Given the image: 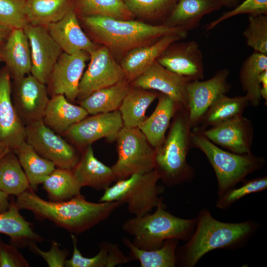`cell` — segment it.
<instances>
[{
  "mask_svg": "<svg viewBox=\"0 0 267 267\" xmlns=\"http://www.w3.org/2000/svg\"><path fill=\"white\" fill-rule=\"evenodd\" d=\"M20 210L33 212L38 218L48 220L69 232L78 234L106 220L124 204L120 201L93 203L81 194L63 201L45 200L30 189L17 196Z\"/></svg>",
  "mask_w": 267,
  "mask_h": 267,
  "instance_id": "cell-1",
  "label": "cell"
},
{
  "mask_svg": "<svg viewBox=\"0 0 267 267\" xmlns=\"http://www.w3.org/2000/svg\"><path fill=\"white\" fill-rule=\"evenodd\" d=\"M82 18L86 28L113 55H124L134 48L152 44L166 35H178L185 38L187 34L182 28L164 24L153 25L101 16Z\"/></svg>",
  "mask_w": 267,
  "mask_h": 267,
  "instance_id": "cell-2",
  "label": "cell"
},
{
  "mask_svg": "<svg viewBox=\"0 0 267 267\" xmlns=\"http://www.w3.org/2000/svg\"><path fill=\"white\" fill-rule=\"evenodd\" d=\"M196 229L182 247L181 261L186 267H194L209 252L237 245L253 231L250 222H224L214 219L210 212L203 209L196 219Z\"/></svg>",
  "mask_w": 267,
  "mask_h": 267,
  "instance_id": "cell-3",
  "label": "cell"
},
{
  "mask_svg": "<svg viewBox=\"0 0 267 267\" xmlns=\"http://www.w3.org/2000/svg\"><path fill=\"white\" fill-rule=\"evenodd\" d=\"M176 114L167 136L156 149L154 169L168 186L189 181L194 176V170L186 160L191 146L188 110L180 107Z\"/></svg>",
  "mask_w": 267,
  "mask_h": 267,
  "instance_id": "cell-4",
  "label": "cell"
},
{
  "mask_svg": "<svg viewBox=\"0 0 267 267\" xmlns=\"http://www.w3.org/2000/svg\"><path fill=\"white\" fill-rule=\"evenodd\" d=\"M196 224V219H181L167 211L161 201L153 213L128 219L122 229L134 237L132 242L134 246L143 250H154L161 247L167 240L185 239Z\"/></svg>",
  "mask_w": 267,
  "mask_h": 267,
  "instance_id": "cell-5",
  "label": "cell"
},
{
  "mask_svg": "<svg viewBox=\"0 0 267 267\" xmlns=\"http://www.w3.org/2000/svg\"><path fill=\"white\" fill-rule=\"evenodd\" d=\"M192 129L190 134L191 147L202 151L212 166L217 179L219 196L265 163L264 158L252 153L240 154L223 150L207 138L199 129Z\"/></svg>",
  "mask_w": 267,
  "mask_h": 267,
  "instance_id": "cell-6",
  "label": "cell"
},
{
  "mask_svg": "<svg viewBox=\"0 0 267 267\" xmlns=\"http://www.w3.org/2000/svg\"><path fill=\"white\" fill-rule=\"evenodd\" d=\"M160 175L155 169L144 174H135L119 180L104 190L99 202L120 201L127 204L134 217L150 213L162 201L159 197L164 190L158 184Z\"/></svg>",
  "mask_w": 267,
  "mask_h": 267,
  "instance_id": "cell-7",
  "label": "cell"
},
{
  "mask_svg": "<svg viewBox=\"0 0 267 267\" xmlns=\"http://www.w3.org/2000/svg\"><path fill=\"white\" fill-rule=\"evenodd\" d=\"M116 140L118 159L111 168L115 181L135 174L148 173L155 167L156 150L138 128L123 127Z\"/></svg>",
  "mask_w": 267,
  "mask_h": 267,
  "instance_id": "cell-8",
  "label": "cell"
},
{
  "mask_svg": "<svg viewBox=\"0 0 267 267\" xmlns=\"http://www.w3.org/2000/svg\"><path fill=\"white\" fill-rule=\"evenodd\" d=\"M25 141L56 168L72 170L80 159L76 148L46 126L43 120L25 125Z\"/></svg>",
  "mask_w": 267,
  "mask_h": 267,
  "instance_id": "cell-9",
  "label": "cell"
},
{
  "mask_svg": "<svg viewBox=\"0 0 267 267\" xmlns=\"http://www.w3.org/2000/svg\"><path fill=\"white\" fill-rule=\"evenodd\" d=\"M125 79L120 64L108 48L105 45L97 47L89 53V63L80 82L77 99L80 101L96 90Z\"/></svg>",
  "mask_w": 267,
  "mask_h": 267,
  "instance_id": "cell-10",
  "label": "cell"
},
{
  "mask_svg": "<svg viewBox=\"0 0 267 267\" xmlns=\"http://www.w3.org/2000/svg\"><path fill=\"white\" fill-rule=\"evenodd\" d=\"M123 127L121 113L117 110L87 116L62 134L70 143L82 148L102 138L110 141L116 140Z\"/></svg>",
  "mask_w": 267,
  "mask_h": 267,
  "instance_id": "cell-11",
  "label": "cell"
},
{
  "mask_svg": "<svg viewBox=\"0 0 267 267\" xmlns=\"http://www.w3.org/2000/svg\"><path fill=\"white\" fill-rule=\"evenodd\" d=\"M89 59V54L80 51L73 54L62 52L55 63L47 83L48 93L52 96L64 95L70 102L77 99L80 82Z\"/></svg>",
  "mask_w": 267,
  "mask_h": 267,
  "instance_id": "cell-12",
  "label": "cell"
},
{
  "mask_svg": "<svg viewBox=\"0 0 267 267\" xmlns=\"http://www.w3.org/2000/svg\"><path fill=\"white\" fill-rule=\"evenodd\" d=\"M229 75L228 69H221L208 80H194L187 83L188 110L191 128L197 127L214 102L229 90Z\"/></svg>",
  "mask_w": 267,
  "mask_h": 267,
  "instance_id": "cell-13",
  "label": "cell"
},
{
  "mask_svg": "<svg viewBox=\"0 0 267 267\" xmlns=\"http://www.w3.org/2000/svg\"><path fill=\"white\" fill-rule=\"evenodd\" d=\"M12 100L25 126L43 119L49 101L45 84L29 74L14 80Z\"/></svg>",
  "mask_w": 267,
  "mask_h": 267,
  "instance_id": "cell-14",
  "label": "cell"
},
{
  "mask_svg": "<svg viewBox=\"0 0 267 267\" xmlns=\"http://www.w3.org/2000/svg\"><path fill=\"white\" fill-rule=\"evenodd\" d=\"M23 30L31 50L30 74L42 83L47 84L52 69L63 51L45 26L29 24Z\"/></svg>",
  "mask_w": 267,
  "mask_h": 267,
  "instance_id": "cell-15",
  "label": "cell"
},
{
  "mask_svg": "<svg viewBox=\"0 0 267 267\" xmlns=\"http://www.w3.org/2000/svg\"><path fill=\"white\" fill-rule=\"evenodd\" d=\"M180 41L171 44L157 61L168 70L191 81L203 79V55L198 43L194 40Z\"/></svg>",
  "mask_w": 267,
  "mask_h": 267,
  "instance_id": "cell-16",
  "label": "cell"
},
{
  "mask_svg": "<svg viewBox=\"0 0 267 267\" xmlns=\"http://www.w3.org/2000/svg\"><path fill=\"white\" fill-rule=\"evenodd\" d=\"M10 76L6 67L0 69V143L13 151L25 141V126L12 100Z\"/></svg>",
  "mask_w": 267,
  "mask_h": 267,
  "instance_id": "cell-17",
  "label": "cell"
},
{
  "mask_svg": "<svg viewBox=\"0 0 267 267\" xmlns=\"http://www.w3.org/2000/svg\"><path fill=\"white\" fill-rule=\"evenodd\" d=\"M190 81L166 69L156 60L131 83L134 88L158 90L188 109L186 85Z\"/></svg>",
  "mask_w": 267,
  "mask_h": 267,
  "instance_id": "cell-18",
  "label": "cell"
},
{
  "mask_svg": "<svg viewBox=\"0 0 267 267\" xmlns=\"http://www.w3.org/2000/svg\"><path fill=\"white\" fill-rule=\"evenodd\" d=\"M200 130L212 142L232 152L240 154L252 153L253 126L250 120L242 115L208 130Z\"/></svg>",
  "mask_w": 267,
  "mask_h": 267,
  "instance_id": "cell-19",
  "label": "cell"
},
{
  "mask_svg": "<svg viewBox=\"0 0 267 267\" xmlns=\"http://www.w3.org/2000/svg\"><path fill=\"white\" fill-rule=\"evenodd\" d=\"M45 27L66 53L73 54L85 51L89 54L97 47L82 30L74 9L60 20L48 24Z\"/></svg>",
  "mask_w": 267,
  "mask_h": 267,
  "instance_id": "cell-20",
  "label": "cell"
},
{
  "mask_svg": "<svg viewBox=\"0 0 267 267\" xmlns=\"http://www.w3.org/2000/svg\"><path fill=\"white\" fill-rule=\"evenodd\" d=\"M183 39L185 38L180 35H166L152 44L128 51L124 55L120 63L126 80L131 83L156 61L171 44Z\"/></svg>",
  "mask_w": 267,
  "mask_h": 267,
  "instance_id": "cell-21",
  "label": "cell"
},
{
  "mask_svg": "<svg viewBox=\"0 0 267 267\" xmlns=\"http://www.w3.org/2000/svg\"><path fill=\"white\" fill-rule=\"evenodd\" d=\"M0 52L1 60L5 62L10 77L14 80L30 74L31 50L28 39L23 29H12Z\"/></svg>",
  "mask_w": 267,
  "mask_h": 267,
  "instance_id": "cell-22",
  "label": "cell"
},
{
  "mask_svg": "<svg viewBox=\"0 0 267 267\" xmlns=\"http://www.w3.org/2000/svg\"><path fill=\"white\" fill-rule=\"evenodd\" d=\"M76 166L72 170L80 185L104 190L115 181L113 171L94 156L92 147H85Z\"/></svg>",
  "mask_w": 267,
  "mask_h": 267,
  "instance_id": "cell-23",
  "label": "cell"
},
{
  "mask_svg": "<svg viewBox=\"0 0 267 267\" xmlns=\"http://www.w3.org/2000/svg\"><path fill=\"white\" fill-rule=\"evenodd\" d=\"M222 6L218 0H178L164 24L188 32L197 27L205 15Z\"/></svg>",
  "mask_w": 267,
  "mask_h": 267,
  "instance_id": "cell-24",
  "label": "cell"
},
{
  "mask_svg": "<svg viewBox=\"0 0 267 267\" xmlns=\"http://www.w3.org/2000/svg\"><path fill=\"white\" fill-rule=\"evenodd\" d=\"M180 107L172 98L161 93L152 114L138 127L155 150L165 140L171 120Z\"/></svg>",
  "mask_w": 267,
  "mask_h": 267,
  "instance_id": "cell-25",
  "label": "cell"
},
{
  "mask_svg": "<svg viewBox=\"0 0 267 267\" xmlns=\"http://www.w3.org/2000/svg\"><path fill=\"white\" fill-rule=\"evenodd\" d=\"M88 115L80 105L73 104L64 95L57 94L49 98L43 121L54 132L62 134Z\"/></svg>",
  "mask_w": 267,
  "mask_h": 267,
  "instance_id": "cell-26",
  "label": "cell"
},
{
  "mask_svg": "<svg viewBox=\"0 0 267 267\" xmlns=\"http://www.w3.org/2000/svg\"><path fill=\"white\" fill-rule=\"evenodd\" d=\"M71 239L73 252L71 258L66 261V267H114L133 261L124 254L118 245L106 241L101 242L95 256L84 257L77 247V239L74 234L71 235Z\"/></svg>",
  "mask_w": 267,
  "mask_h": 267,
  "instance_id": "cell-27",
  "label": "cell"
},
{
  "mask_svg": "<svg viewBox=\"0 0 267 267\" xmlns=\"http://www.w3.org/2000/svg\"><path fill=\"white\" fill-rule=\"evenodd\" d=\"M125 79L111 86L92 92L79 101V104L91 115L113 112L119 110L130 89Z\"/></svg>",
  "mask_w": 267,
  "mask_h": 267,
  "instance_id": "cell-28",
  "label": "cell"
},
{
  "mask_svg": "<svg viewBox=\"0 0 267 267\" xmlns=\"http://www.w3.org/2000/svg\"><path fill=\"white\" fill-rule=\"evenodd\" d=\"M0 233L6 235L13 244L20 246L43 240L33 229L31 223L21 215L15 202H11L8 209L0 214Z\"/></svg>",
  "mask_w": 267,
  "mask_h": 267,
  "instance_id": "cell-29",
  "label": "cell"
},
{
  "mask_svg": "<svg viewBox=\"0 0 267 267\" xmlns=\"http://www.w3.org/2000/svg\"><path fill=\"white\" fill-rule=\"evenodd\" d=\"M159 95L147 89L130 88L119 108L124 127H138L146 119L148 107Z\"/></svg>",
  "mask_w": 267,
  "mask_h": 267,
  "instance_id": "cell-30",
  "label": "cell"
},
{
  "mask_svg": "<svg viewBox=\"0 0 267 267\" xmlns=\"http://www.w3.org/2000/svg\"><path fill=\"white\" fill-rule=\"evenodd\" d=\"M249 104L245 95L231 97L223 94L210 106L199 125L195 128L204 130L241 116Z\"/></svg>",
  "mask_w": 267,
  "mask_h": 267,
  "instance_id": "cell-31",
  "label": "cell"
},
{
  "mask_svg": "<svg viewBox=\"0 0 267 267\" xmlns=\"http://www.w3.org/2000/svg\"><path fill=\"white\" fill-rule=\"evenodd\" d=\"M13 151L17 156L33 191L56 168L52 162L40 155L26 141Z\"/></svg>",
  "mask_w": 267,
  "mask_h": 267,
  "instance_id": "cell-32",
  "label": "cell"
},
{
  "mask_svg": "<svg viewBox=\"0 0 267 267\" xmlns=\"http://www.w3.org/2000/svg\"><path fill=\"white\" fill-rule=\"evenodd\" d=\"M267 70V55L254 51L242 63L239 81L249 103L258 106L261 100L259 78Z\"/></svg>",
  "mask_w": 267,
  "mask_h": 267,
  "instance_id": "cell-33",
  "label": "cell"
},
{
  "mask_svg": "<svg viewBox=\"0 0 267 267\" xmlns=\"http://www.w3.org/2000/svg\"><path fill=\"white\" fill-rule=\"evenodd\" d=\"M123 242L130 250V258L139 261L141 267H174L176 265L178 240H167L161 247L154 250L140 249L127 238H124Z\"/></svg>",
  "mask_w": 267,
  "mask_h": 267,
  "instance_id": "cell-34",
  "label": "cell"
},
{
  "mask_svg": "<svg viewBox=\"0 0 267 267\" xmlns=\"http://www.w3.org/2000/svg\"><path fill=\"white\" fill-rule=\"evenodd\" d=\"M31 189L18 159L9 150L0 157V190L8 195L18 196Z\"/></svg>",
  "mask_w": 267,
  "mask_h": 267,
  "instance_id": "cell-35",
  "label": "cell"
},
{
  "mask_svg": "<svg viewBox=\"0 0 267 267\" xmlns=\"http://www.w3.org/2000/svg\"><path fill=\"white\" fill-rule=\"evenodd\" d=\"M73 9L72 0H26L29 24L46 26L61 19Z\"/></svg>",
  "mask_w": 267,
  "mask_h": 267,
  "instance_id": "cell-36",
  "label": "cell"
},
{
  "mask_svg": "<svg viewBox=\"0 0 267 267\" xmlns=\"http://www.w3.org/2000/svg\"><path fill=\"white\" fill-rule=\"evenodd\" d=\"M50 201H66L81 194L82 187L72 170L56 168L42 183Z\"/></svg>",
  "mask_w": 267,
  "mask_h": 267,
  "instance_id": "cell-37",
  "label": "cell"
},
{
  "mask_svg": "<svg viewBox=\"0 0 267 267\" xmlns=\"http://www.w3.org/2000/svg\"><path fill=\"white\" fill-rule=\"evenodd\" d=\"M76 4L82 17L101 16L126 20L134 16L123 0H76Z\"/></svg>",
  "mask_w": 267,
  "mask_h": 267,
  "instance_id": "cell-38",
  "label": "cell"
},
{
  "mask_svg": "<svg viewBox=\"0 0 267 267\" xmlns=\"http://www.w3.org/2000/svg\"><path fill=\"white\" fill-rule=\"evenodd\" d=\"M178 0H124L134 15L144 18L159 19L164 17Z\"/></svg>",
  "mask_w": 267,
  "mask_h": 267,
  "instance_id": "cell-39",
  "label": "cell"
},
{
  "mask_svg": "<svg viewBox=\"0 0 267 267\" xmlns=\"http://www.w3.org/2000/svg\"><path fill=\"white\" fill-rule=\"evenodd\" d=\"M243 35L254 51L267 55V15H249Z\"/></svg>",
  "mask_w": 267,
  "mask_h": 267,
  "instance_id": "cell-40",
  "label": "cell"
},
{
  "mask_svg": "<svg viewBox=\"0 0 267 267\" xmlns=\"http://www.w3.org/2000/svg\"><path fill=\"white\" fill-rule=\"evenodd\" d=\"M26 0H0V24L11 29H23L28 24Z\"/></svg>",
  "mask_w": 267,
  "mask_h": 267,
  "instance_id": "cell-41",
  "label": "cell"
},
{
  "mask_svg": "<svg viewBox=\"0 0 267 267\" xmlns=\"http://www.w3.org/2000/svg\"><path fill=\"white\" fill-rule=\"evenodd\" d=\"M267 188L266 176L245 181L241 186L232 188L219 196L216 206L221 209H227L243 197L263 191Z\"/></svg>",
  "mask_w": 267,
  "mask_h": 267,
  "instance_id": "cell-42",
  "label": "cell"
},
{
  "mask_svg": "<svg viewBox=\"0 0 267 267\" xmlns=\"http://www.w3.org/2000/svg\"><path fill=\"white\" fill-rule=\"evenodd\" d=\"M242 14L267 15V0H245L233 9L223 13L215 20L207 24L205 26V30H211L224 20Z\"/></svg>",
  "mask_w": 267,
  "mask_h": 267,
  "instance_id": "cell-43",
  "label": "cell"
},
{
  "mask_svg": "<svg viewBox=\"0 0 267 267\" xmlns=\"http://www.w3.org/2000/svg\"><path fill=\"white\" fill-rule=\"evenodd\" d=\"M51 245L49 251H43L37 246L36 243L30 245L31 249L44 260L48 267H65L68 252L66 250L60 249L59 244L55 241H52Z\"/></svg>",
  "mask_w": 267,
  "mask_h": 267,
  "instance_id": "cell-44",
  "label": "cell"
},
{
  "mask_svg": "<svg viewBox=\"0 0 267 267\" xmlns=\"http://www.w3.org/2000/svg\"><path fill=\"white\" fill-rule=\"evenodd\" d=\"M29 264L15 246L0 244V267H28Z\"/></svg>",
  "mask_w": 267,
  "mask_h": 267,
  "instance_id": "cell-45",
  "label": "cell"
},
{
  "mask_svg": "<svg viewBox=\"0 0 267 267\" xmlns=\"http://www.w3.org/2000/svg\"><path fill=\"white\" fill-rule=\"evenodd\" d=\"M261 98L267 100V70L264 71L259 78Z\"/></svg>",
  "mask_w": 267,
  "mask_h": 267,
  "instance_id": "cell-46",
  "label": "cell"
},
{
  "mask_svg": "<svg viewBox=\"0 0 267 267\" xmlns=\"http://www.w3.org/2000/svg\"><path fill=\"white\" fill-rule=\"evenodd\" d=\"M9 195L0 190V214L6 211L10 207Z\"/></svg>",
  "mask_w": 267,
  "mask_h": 267,
  "instance_id": "cell-47",
  "label": "cell"
},
{
  "mask_svg": "<svg viewBox=\"0 0 267 267\" xmlns=\"http://www.w3.org/2000/svg\"><path fill=\"white\" fill-rule=\"evenodd\" d=\"M12 29L0 24V44L6 38Z\"/></svg>",
  "mask_w": 267,
  "mask_h": 267,
  "instance_id": "cell-48",
  "label": "cell"
},
{
  "mask_svg": "<svg viewBox=\"0 0 267 267\" xmlns=\"http://www.w3.org/2000/svg\"><path fill=\"white\" fill-rule=\"evenodd\" d=\"M222 5L232 7L237 4L239 0H218Z\"/></svg>",
  "mask_w": 267,
  "mask_h": 267,
  "instance_id": "cell-49",
  "label": "cell"
},
{
  "mask_svg": "<svg viewBox=\"0 0 267 267\" xmlns=\"http://www.w3.org/2000/svg\"><path fill=\"white\" fill-rule=\"evenodd\" d=\"M4 145L0 143V157H1L5 153L9 150Z\"/></svg>",
  "mask_w": 267,
  "mask_h": 267,
  "instance_id": "cell-50",
  "label": "cell"
},
{
  "mask_svg": "<svg viewBox=\"0 0 267 267\" xmlns=\"http://www.w3.org/2000/svg\"><path fill=\"white\" fill-rule=\"evenodd\" d=\"M2 242V241L0 237V244Z\"/></svg>",
  "mask_w": 267,
  "mask_h": 267,
  "instance_id": "cell-51",
  "label": "cell"
},
{
  "mask_svg": "<svg viewBox=\"0 0 267 267\" xmlns=\"http://www.w3.org/2000/svg\"><path fill=\"white\" fill-rule=\"evenodd\" d=\"M0 60H1V57L0 52Z\"/></svg>",
  "mask_w": 267,
  "mask_h": 267,
  "instance_id": "cell-52",
  "label": "cell"
}]
</instances>
